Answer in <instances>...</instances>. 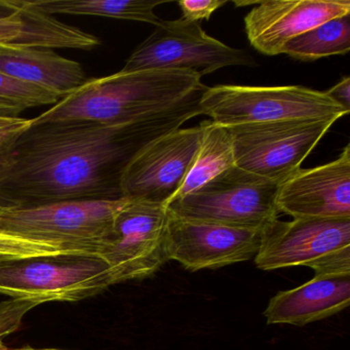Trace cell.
I'll list each match as a JSON object with an SVG mask.
<instances>
[{"instance_id": "cell-1", "label": "cell", "mask_w": 350, "mask_h": 350, "mask_svg": "<svg viewBox=\"0 0 350 350\" xmlns=\"http://www.w3.org/2000/svg\"><path fill=\"white\" fill-rule=\"evenodd\" d=\"M206 90L122 124H31L0 159V196L15 206L124 198L122 176L135 155L202 116L200 99Z\"/></svg>"}, {"instance_id": "cell-2", "label": "cell", "mask_w": 350, "mask_h": 350, "mask_svg": "<svg viewBox=\"0 0 350 350\" xmlns=\"http://www.w3.org/2000/svg\"><path fill=\"white\" fill-rule=\"evenodd\" d=\"M204 88L202 77L192 71H120L101 79H88L73 93L31 120L32 124L133 122L172 107Z\"/></svg>"}, {"instance_id": "cell-3", "label": "cell", "mask_w": 350, "mask_h": 350, "mask_svg": "<svg viewBox=\"0 0 350 350\" xmlns=\"http://www.w3.org/2000/svg\"><path fill=\"white\" fill-rule=\"evenodd\" d=\"M124 200L14 206L0 216V231L60 245L75 255L99 257Z\"/></svg>"}, {"instance_id": "cell-4", "label": "cell", "mask_w": 350, "mask_h": 350, "mask_svg": "<svg viewBox=\"0 0 350 350\" xmlns=\"http://www.w3.org/2000/svg\"><path fill=\"white\" fill-rule=\"evenodd\" d=\"M200 108L204 116L224 126L293 120H338L350 111L325 92L301 85L206 88Z\"/></svg>"}, {"instance_id": "cell-5", "label": "cell", "mask_w": 350, "mask_h": 350, "mask_svg": "<svg viewBox=\"0 0 350 350\" xmlns=\"http://www.w3.org/2000/svg\"><path fill=\"white\" fill-rule=\"evenodd\" d=\"M278 184L234 165L172 200L167 210L186 220L263 230L278 219Z\"/></svg>"}, {"instance_id": "cell-6", "label": "cell", "mask_w": 350, "mask_h": 350, "mask_svg": "<svg viewBox=\"0 0 350 350\" xmlns=\"http://www.w3.org/2000/svg\"><path fill=\"white\" fill-rule=\"evenodd\" d=\"M254 259L268 271L306 266L315 275L350 273V218L278 219L262 230Z\"/></svg>"}, {"instance_id": "cell-7", "label": "cell", "mask_w": 350, "mask_h": 350, "mask_svg": "<svg viewBox=\"0 0 350 350\" xmlns=\"http://www.w3.org/2000/svg\"><path fill=\"white\" fill-rule=\"evenodd\" d=\"M113 284L109 266L95 256L31 258L0 266V294L38 305L83 300Z\"/></svg>"}, {"instance_id": "cell-8", "label": "cell", "mask_w": 350, "mask_h": 350, "mask_svg": "<svg viewBox=\"0 0 350 350\" xmlns=\"http://www.w3.org/2000/svg\"><path fill=\"white\" fill-rule=\"evenodd\" d=\"M336 122L293 120L228 126L235 165L280 185L301 169Z\"/></svg>"}, {"instance_id": "cell-9", "label": "cell", "mask_w": 350, "mask_h": 350, "mask_svg": "<svg viewBox=\"0 0 350 350\" xmlns=\"http://www.w3.org/2000/svg\"><path fill=\"white\" fill-rule=\"evenodd\" d=\"M251 55L208 36L198 22L163 21L131 54L122 72L188 70L200 77L230 66L254 67Z\"/></svg>"}, {"instance_id": "cell-10", "label": "cell", "mask_w": 350, "mask_h": 350, "mask_svg": "<svg viewBox=\"0 0 350 350\" xmlns=\"http://www.w3.org/2000/svg\"><path fill=\"white\" fill-rule=\"evenodd\" d=\"M167 221V206L126 198L99 255L114 284L148 278L169 260Z\"/></svg>"}, {"instance_id": "cell-11", "label": "cell", "mask_w": 350, "mask_h": 350, "mask_svg": "<svg viewBox=\"0 0 350 350\" xmlns=\"http://www.w3.org/2000/svg\"><path fill=\"white\" fill-rule=\"evenodd\" d=\"M202 136V124L178 129L141 149L122 176L124 198L167 206L191 167Z\"/></svg>"}, {"instance_id": "cell-12", "label": "cell", "mask_w": 350, "mask_h": 350, "mask_svg": "<svg viewBox=\"0 0 350 350\" xmlns=\"http://www.w3.org/2000/svg\"><path fill=\"white\" fill-rule=\"evenodd\" d=\"M262 230L234 228L186 220L169 211L167 259L186 269H216L254 259L259 251Z\"/></svg>"}, {"instance_id": "cell-13", "label": "cell", "mask_w": 350, "mask_h": 350, "mask_svg": "<svg viewBox=\"0 0 350 350\" xmlns=\"http://www.w3.org/2000/svg\"><path fill=\"white\" fill-rule=\"evenodd\" d=\"M278 212L294 219L350 218V146L337 159L300 169L280 184Z\"/></svg>"}, {"instance_id": "cell-14", "label": "cell", "mask_w": 350, "mask_h": 350, "mask_svg": "<svg viewBox=\"0 0 350 350\" xmlns=\"http://www.w3.org/2000/svg\"><path fill=\"white\" fill-rule=\"evenodd\" d=\"M245 17L250 44L267 56L282 54L292 38L342 16L350 15L349 0H265Z\"/></svg>"}, {"instance_id": "cell-15", "label": "cell", "mask_w": 350, "mask_h": 350, "mask_svg": "<svg viewBox=\"0 0 350 350\" xmlns=\"http://www.w3.org/2000/svg\"><path fill=\"white\" fill-rule=\"evenodd\" d=\"M350 273L321 274L270 299L264 310L268 325L302 327L349 306Z\"/></svg>"}, {"instance_id": "cell-16", "label": "cell", "mask_w": 350, "mask_h": 350, "mask_svg": "<svg viewBox=\"0 0 350 350\" xmlns=\"http://www.w3.org/2000/svg\"><path fill=\"white\" fill-rule=\"evenodd\" d=\"M0 72L66 97L88 81L83 66L48 49H0Z\"/></svg>"}, {"instance_id": "cell-17", "label": "cell", "mask_w": 350, "mask_h": 350, "mask_svg": "<svg viewBox=\"0 0 350 350\" xmlns=\"http://www.w3.org/2000/svg\"><path fill=\"white\" fill-rule=\"evenodd\" d=\"M200 124L202 136L200 148L181 188L172 200L183 198L235 165L232 138L228 126L212 120H204Z\"/></svg>"}, {"instance_id": "cell-18", "label": "cell", "mask_w": 350, "mask_h": 350, "mask_svg": "<svg viewBox=\"0 0 350 350\" xmlns=\"http://www.w3.org/2000/svg\"><path fill=\"white\" fill-rule=\"evenodd\" d=\"M32 5L46 15L85 16L144 22L159 26L163 22L154 13L165 1L154 0H36Z\"/></svg>"}, {"instance_id": "cell-19", "label": "cell", "mask_w": 350, "mask_h": 350, "mask_svg": "<svg viewBox=\"0 0 350 350\" xmlns=\"http://www.w3.org/2000/svg\"><path fill=\"white\" fill-rule=\"evenodd\" d=\"M350 50V15L329 20L284 44L282 54L301 61L346 55Z\"/></svg>"}, {"instance_id": "cell-20", "label": "cell", "mask_w": 350, "mask_h": 350, "mask_svg": "<svg viewBox=\"0 0 350 350\" xmlns=\"http://www.w3.org/2000/svg\"><path fill=\"white\" fill-rule=\"evenodd\" d=\"M42 13L27 0H0V49H42Z\"/></svg>"}, {"instance_id": "cell-21", "label": "cell", "mask_w": 350, "mask_h": 350, "mask_svg": "<svg viewBox=\"0 0 350 350\" xmlns=\"http://www.w3.org/2000/svg\"><path fill=\"white\" fill-rule=\"evenodd\" d=\"M55 256L79 255L60 245L0 231V266L20 260Z\"/></svg>"}, {"instance_id": "cell-22", "label": "cell", "mask_w": 350, "mask_h": 350, "mask_svg": "<svg viewBox=\"0 0 350 350\" xmlns=\"http://www.w3.org/2000/svg\"><path fill=\"white\" fill-rule=\"evenodd\" d=\"M0 98L16 102L26 109L55 105L61 99L52 92L14 79L3 72H0Z\"/></svg>"}, {"instance_id": "cell-23", "label": "cell", "mask_w": 350, "mask_h": 350, "mask_svg": "<svg viewBox=\"0 0 350 350\" xmlns=\"http://www.w3.org/2000/svg\"><path fill=\"white\" fill-rule=\"evenodd\" d=\"M36 301L15 299L12 302L0 304V337L9 335L19 327L23 315L32 307L38 306Z\"/></svg>"}, {"instance_id": "cell-24", "label": "cell", "mask_w": 350, "mask_h": 350, "mask_svg": "<svg viewBox=\"0 0 350 350\" xmlns=\"http://www.w3.org/2000/svg\"><path fill=\"white\" fill-rule=\"evenodd\" d=\"M225 0H181L178 3L183 19L190 22L210 20L217 10L226 5Z\"/></svg>"}, {"instance_id": "cell-25", "label": "cell", "mask_w": 350, "mask_h": 350, "mask_svg": "<svg viewBox=\"0 0 350 350\" xmlns=\"http://www.w3.org/2000/svg\"><path fill=\"white\" fill-rule=\"evenodd\" d=\"M32 120L19 118L7 126H0V159L5 157L17 139L31 126Z\"/></svg>"}, {"instance_id": "cell-26", "label": "cell", "mask_w": 350, "mask_h": 350, "mask_svg": "<svg viewBox=\"0 0 350 350\" xmlns=\"http://www.w3.org/2000/svg\"><path fill=\"white\" fill-rule=\"evenodd\" d=\"M332 100L350 110V77H346L335 87L325 92Z\"/></svg>"}, {"instance_id": "cell-27", "label": "cell", "mask_w": 350, "mask_h": 350, "mask_svg": "<svg viewBox=\"0 0 350 350\" xmlns=\"http://www.w3.org/2000/svg\"><path fill=\"white\" fill-rule=\"evenodd\" d=\"M24 110L26 108L20 104L0 98V118H19Z\"/></svg>"}, {"instance_id": "cell-28", "label": "cell", "mask_w": 350, "mask_h": 350, "mask_svg": "<svg viewBox=\"0 0 350 350\" xmlns=\"http://www.w3.org/2000/svg\"><path fill=\"white\" fill-rule=\"evenodd\" d=\"M14 204H12L9 200L3 198V196H0V216L5 212V211L9 210V208H14Z\"/></svg>"}, {"instance_id": "cell-29", "label": "cell", "mask_w": 350, "mask_h": 350, "mask_svg": "<svg viewBox=\"0 0 350 350\" xmlns=\"http://www.w3.org/2000/svg\"><path fill=\"white\" fill-rule=\"evenodd\" d=\"M16 120L17 118H0V126H7V124H11Z\"/></svg>"}, {"instance_id": "cell-30", "label": "cell", "mask_w": 350, "mask_h": 350, "mask_svg": "<svg viewBox=\"0 0 350 350\" xmlns=\"http://www.w3.org/2000/svg\"><path fill=\"white\" fill-rule=\"evenodd\" d=\"M7 350H64V349H54V348H52V349H50V348H44V349H38V348L23 347V348H17V349H9V348H8Z\"/></svg>"}, {"instance_id": "cell-31", "label": "cell", "mask_w": 350, "mask_h": 350, "mask_svg": "<svg viewBox=\"0 0 350 350\" xmlns=\"http://www.w3.org/2000/svg\"><path fill=\"white\" fill-rule=\"evenodd\" d=\"M8 348L5 347V344L3 342V338L0 337V350H7Z\"/></svg>"}]
</instances>
